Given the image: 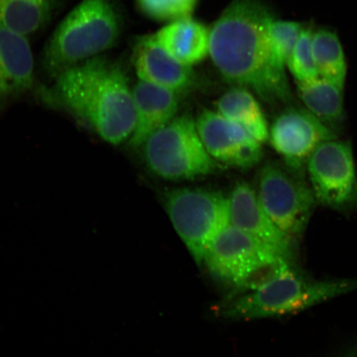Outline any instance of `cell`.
I'll return each instance as SVG.
<instances>
[{
	"instance_id": "cell-2",
	"label": "cell",
	"mask_w": 357,
	"mask_h": 357,
	"mask_svg": "<svg viewBox=\"0 0 357 357\" xmlns=\"http://www.w3.org/2000/svg\"><path fill=\"white\" fill-rule=\"evenodd\" d=\"M58 101L113 145L130 139L136 126L132 88L124 67L97 56L71 67L56 79Z\"/></svg>"
},
{
	"instance_id": "cell-4",
	"label": "cell",
	"mask_w": 357,
	"mask_h": 357,
	"mask_svg": "<svg viewBox=\"0 0 357 357\" xmlns=\"http://www.w3.org/2000/svg\"><path fill=\"white\" fill-rule=\"evenodd\" d=\"M121 17L113 0H83L62 21L44 47L43 68L56 79L117 43Z\"/></svg>"
},
{
	"instance_id": "cell-5",
	"label": "cell",
	"mask_w": 357,
	"mask_h": 357,
	"mask_svg": "<svg viewBox=\"0 0 357 357\" xmlns=\"http://www.w3.org/2000/svg\"><path fill=\"white\" fill-rule=\"evenodd\" d=\"M142 149L147 167L164 180H194L217 167L201 140L196 120L190 115H177L150 136Z\"/></svg>"
},
{
	"instance_id": "cell-11",
	"label": "cell",
	"mask_w": 357,
	"mask_h": 357,
	"mask_svg": "<svg viewBox=\"0 0 357 357\" xmlns=\"http://www.w3.org/2000/svg\"><path fill=\"white\" fill-rule=\"evenodd\" d=\"M196 125L205 149L216 162L240 169L251 168L261 162V142L218 111L204 109Z\"/></svg>"
},
{
	"instance_id": "cell-10",
	"label": "cell",
	"mask_w": 357,
	"mask_h": 357,
	"mask_svg": "<svg viewBox=\"0 0 357 357\" xmlns=\"http://www.w3.org/2000/svg\"><path fill=\"white\" fill-rule=\"evenodd\" d=\"M336 137L337 132L305 108L284 110L275 119L269 134L271 146L296 172L305 169L307 160L321 144Z\"/></svg>"
},
{
	"instance_id": "cell-9",
	"label": "cell",
	"mask_w": 357,
	"mask_h": 357,
	"mask_svg": "<svg viewBox=\"0 0 357 357\" xmlns=\"http://www.w3.org/2000/svg\"><path fill=\"white\" fill-rule=\"evenodd\" d=\"M257 194L271 220L294 238L305 231L318 205L309 183L274 163L259 173Z\"/></svg>"
},
{
	"instance_id": "cell-7",
	"label": "cell",
	"mask_w": 357,
	"mask_h": 357,
	"mask_svg": "<svg viewBox=\"0 0 357 357\" xmlns=\"http://www.w3.org/2000/svg\"><path fill=\"white\" fill-rule=\"evenodd\" d=\"M165 207L191 256L202 265L209 245L230 225L229 196L205 189H176L166 195Z\"/></svg>"
},
{
	"instance_id": "cell-18",
	"label": "cell",
	"mask_w": 357,
	"mask_h": 357,
	"mask_svg": "<svg viewBox=\"0 0 357 357\" xmlns=\"http://www.w3.org/2000/svg\"><path fill=\"white\" fill-rule=\"evenodd\" d=\"M216 111L240 125L261 144L269 139V128L256 97L250 89L234 87L216 102Z\"/></svg>"
},
{
	"instance_id": "cell-1",
	"label": "cell",
	"mask_w": 357,
	"mask_h": 357,
	"mask_svg": "<svg viewBox=\"0 0 357 357\" xmlns=\"http://www.w3.org/2000/svg\"><path fill=\"white\" fill-rule=\"evenodd\" d=\"M273 15L258 0H234L211 29L214 66L227 82L268 102H288L291 91L270 33Z\"/></svg>"
},
{
	"instance_id": "cell-8",
	"label": "cell",
	"mask_w": 357,
	"mask_h": 357,
	"mask_svg": "<svg viewBox=\"0 0 357 357\" xmlns=\"http://www.w3.org/2000/svg\"><path fill=\"white\" fill-rule=\"evenodd\" d=\"M317 204L340 213L357 209V169L351 142L333 138L321 144L305 167Z\"/></svg>"
},
{
	"instance_id": "cell-15",
	"label": "cell",
	"mask_w": 357,
	"mask_h": 357,
	"mask_svg": "<svg viewBox=\"0 0 357 357\" xmlns=\"http://www.w3.org/2000/svg\"><path fill=\"white\" fill-rule=\"evenodd\" d=\"M136 126L129 145L138 149L149 137L175 119L178 95L166 88L140 80L132 88Z\"/></svg>"
},
{
	"instance_id": "cell-6",
	"label": "cell",
	"mask_w": 357,
	"mask_h": 357,
	"mask_svg": "<svg viewBox=\"0 0 357 357\" xmlns=\"http://www.w3.org/2000/svg\"><path fill=\"white\" fill-rule=\"evenodd\" d=\"M284 261H293L273 245L229 225L209 245L202 265L214 278L243 290Z\"/></svg>"
},
{
	"instance_id": "cell-3",
	"label": "cell",
	"mask_w": 357,
	"mask_h": 357,
	"mask_svg": "<svg viewBox=\"0 0 357 357\" xmlns=\"http://www.w3.org/2000/svg\"><path fill=\"white\" fill-rule=\"evenodd\" d=\"M357 289V280H316L284 261L251 287L243 289L216 310L231 320L274 318L305 310Z\"/></svg>"
},
{
	"instance_id": "cell-12",
	"label": "cell",
	"mask_w": 357,
	"mask_h": 357,
	"mask_svg": "<svg viewBox=\"0 0 357 357\" xmlns=\"http://www.w3.org/2000/svg\"><path fill=\"white\" fill-rule=\"evenodd\" d=\"M132 62L140 80L166 88L180 96L197 82L192 66L181 63L160 46L155 34L138 38L132 49Z\"/></svg>"
},
{
	"instance_id": "cell-20",
	"label": "cell",
	"mask_w": 357,
	"mask_h": 357,
	"mask_svg": "<svg viewBox=\"0 0 357 357\" xmlns=\"http://www.w3.org/2000/svg\"><path fill=\"white\" fill-rule=\"evenodd\" d=\"M311 46L319 77L345 86L347 62L337 34L326 28L314 30Z\"/></svg>"
},
{
	"instance_id": "cell-21",
	"label": "cell",
	"mask_w": 357,
	"mask_h": 357,
	"mask_svg": "<svg viewBox=\"0 0 357 357\" xmlns=\"http://www.w3.org/2000/svg\"><path fill=\"white\" fill-rule=\"evenodd\" d=\"M312 31L310 26H303L289 57L287 68L296 83L307 82L319 77L312 52Z\"/></svg>"
},
{
	"instance_id": "cell-16",
	"label": "cell",
	"mask_w": 357,
	"mask_h": 357,
	"mask_svg": "<svg viewBox=\"0 0 357 357\" xmlns=\"http://www.w3.org/2000/svg\"><path fill=\"white\" fill-rule=\"evenodd\" d=\"M155 37L169 55L185 66L200 63L209 56L211 29L190 17L172 21Z\"/></svg>"
},
{
	"instance_id": "cell-17",
	"label": "cell",
	"mask_w": 357,
	"mask_h": 357,
	"mask_svg": "<svg viewBox=\"0 0 357 357\" xmlns=\"http://www.w3.org/2000/svg\"><path fill=\"white\" fill-rule=\"evenodd\" d=\"M296 84L305 108L337 132L346 119L344 84L319 77Z\"/></svg>"
},
{
	"instance_id": "cell-23",
	"label": "cell",
	"mask_w": 357,
	"mask_h": 357,
	"mask_svg": "<svg viewBox=\"0 0 357 357\" xmlns=\"http://www.w3.org/2000/svg\"><path fill=\"white\" fill-rule=\"evenodd\" d=\"M303 26L301 22L278 20L275 17L270 25V33L280 60L287 66L289 57L293 51Z\"/></svg>"
},
{
	"instance_id": "cell-19",
	"label": "cell",
	"mask_w": 357,
	"mask_h": 357,
	"mask_svg": "<svg viewBox=\"0 0 357 357\" xmlns=\"http://www.w3.org/2000/svg\"><path fill=\"white\" fill-rule=\"evenodd\" d=\"M56 0H0V28L29 36L49 20Z\"/></svg>"
},
{
	"instance_id": "cell-24",
	"label": "cell",
	"mask_w": 357,
	"mask_h": 357,
	"mask_svg": "<svg viewBox=\"0 0 357 357\" xmlns=\"http://www.w3.org/2000/svg\"><path fill=\"white\" fill-rule=\"evenodd\" d=\"M345 357H357V347L352 349L345 356Z\"/></svg>"
},
{
	"instance_id": "cell-22",
	"label": "cell",
	"mask_w": 357,
	"mask_h": 357,
	"mask_svg": "<svg viewBox=\"0 0 357 357\" xmlns=\"http://www.w3.org/2000/svg\"><path fill=\"white\" fill-rule=\"evenodd\" d=\"M141 10L156 20H176L190 17L198 0H137Z\"/></svg>"
},
{
	"instance_id": "cell-13",
	"label": "cell",
	"mask_w": 357,
	"mask_h": 357,
	"mask_svg": "<svg viewBox=\"0 0 357 357\" xmlns=\"http://www.w3.org/2000/svg\"><path fill=\"white\" fill-rule=\"evenodd\" d=\"M230 225L273 245L294 258V239L276 226L263 208L257 191L247 182H238L229 195Z\"/></svg>"
},
{
	"instance_id": "cell-14",
	"label": "cell",
	"mask_w": 357,
	"mask_h": 357,
	"mask_svg": "<svg viewBox=\"0 0 357 357\" xmlns=\"http://www.w3.org/2000/svg\"><path fill=\"white\" fill-rule=\"evenodd\" d=\"M34 61L26 36L0 28V106L33 88Z\"/></svg>"
}]
</instances>
